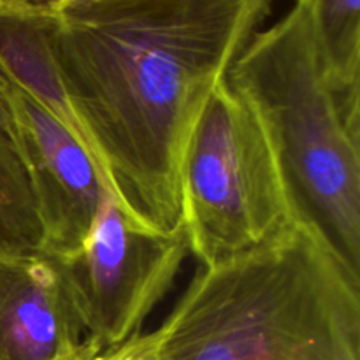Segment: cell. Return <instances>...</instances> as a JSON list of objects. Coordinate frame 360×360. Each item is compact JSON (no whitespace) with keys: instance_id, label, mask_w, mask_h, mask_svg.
I'll return each instance as SVG.
<instances>
[{"instance_id":"cell-1","label":"cell","mask_w":360,"mask_h":360,"mask_svg":"<svg viewBox=\"0 0 360 360\" xmlns=\"http://www.w3.org/2000/svg\"><path fill=\"white\" fill-rule=\"evenodd\" d=\"M46 2L63 84L109 192L139 224L176 231L190 134L271 0Z\"/></svg>"},{"instance_id":"cell-2","label":"cell","mask_w":360,"mask_h":360,"mask_svg":"<svg viewBox=\"0 0 360 360\" xmlns=\"http://www.w3.org/2000/svg\"><path fill=\"white\" fill-rule=\"evenodd\" d=\"M157 333L162 360H360V287L294 224L200 266Z\"/></svg>"},{"instance_id":"cell-3","label":"cell","mask_w":360,"mask_h":360,"mask_svg":"<svg viewBox=\"0 0 360 360\" xmlns=\"http://www.w3.org/2000/svg\"><path fill=\"white\" fill-rule=\"evenodd\" d=\"M227 83L266 129L294 224L360 287V91L326 81L304 0L253 34Z\"/></svg>"},{"instance_id":"cell-4","label":"cell","mask_w":360,"mask_h":360,"mask_svg":"<svg viewBox=\"0 0 360 360\" xmlns=\"http://www.w3.org/2000/svg\"><path fill=\"white\" fill-rule=\"evenodd\" d=\"M181 220L190 252L204 267L294 225L266 129L227 79L211 91L186 143Z\"/></svg>"},{"instance_id":"cell-5","label":"cell","mask_w":360,"mask_h":360,"mask_svg":"<svg viewBox=\"0 0 360 360\" xmlns=\"http://www.w3.org/2000/svg\"><path fill=\"white\" fill-rule=\"evenodd\" d=\"M188 252L183 225L167 234L153 231L129 217L105 190L84 245L62 260L84 340L104 354L137 334Z\"/></svg>"},{"instance_id":"cell-6","label":"cell","mask_w":360,"mask_h":360,"mask_svg":"<svg viewBox=\"0 0 360 360\" xmlns=\"http://www.w3.org/2000/svg\"><path fill=\"white\" fill-rule=\"evenodd\" d=\"M4 94L41 224V252L65 260L84 245L109 188L94 157L55 116L6 79Z\"/></svg>"},{"instance_id":"cell-7","label":"cell","mask_w":360,"mask_h":360,"mask_svg":"<svg viewBox=\"0 0 360 360\" xmlns=\"http://www.w3.org/2000/svg\"><path fill=\"white\" fill-rule=\"evenodd\" d=\"M83 343L62 260L0 253V360H74Z\"/></svg>"},{"instance_id":"cell-8","label":"cell","mask_w":360,"mask_h":360,"mask_svg":"<svg viewBox=\"0 0 360 360\" xmlns=\"http://www.w3.org/2000/svg\"><path fill=\"white\" fill-rule=\"evenodd\" d=\"M0 74L55 116L95 160L94 146L63 84L46 0H0Z\"/></svg>"},{"instance_id":"cell-9","label":"cell","mask_w":360,"mask_h":360,"mask_svg":"<svg viewBox=\"0 0 360 360\" xmlns=\"http://www.w3.org/2000/svg\"><path fill=\"white\" fill-rule=\"evenodd\" d=\"M304 4L323 77L340 94H357L360 0H304Z\"/></svg>"},{"instance_id":"cell-10","label":"cell","mask_w":360,"mask_h":360,"mask_svg":"<svg viewBox=\"0 0 360 360\" xmlns=\"http://www.w3.org/2000/svg\"><path fill=\"white\" fill-rule=\"evenodd\" d=\"M42 232L16 144L0 132V253L41 252Z\"/></svg>"},{"instance_id":"cell-11","label":"cell","mask_w":360,"mask_h":360,"mask_svg":"<svg viewBox=\"0 0 360 360\" xmlns=\"http://www.w3.org/2000/svg\"><path fill=\"white\" fill-rule=\"evenodd\" d=\"M0 132L9 136L14 143V123H13V116H11L9 104H7L6 94H4L2 74H0Z\"/></svg>"},{"instance_id":"cell-12","label":"cell","mask_w":360,"mask_h":360,"mask_svg":"<svg viewBox=\"0 0 360 360\" xmlns=\"http://www.w3.org/2000/svg\"><path fill=\"white\" fill-rule=\"evenodd\" d=\"M74 360H111V357L108 355V352L101 354L98 350H95V348L91 347V345L88 343L86 340H84L83 350H81V354L77 355V357Z\"/></svg>"}]
</instances>
